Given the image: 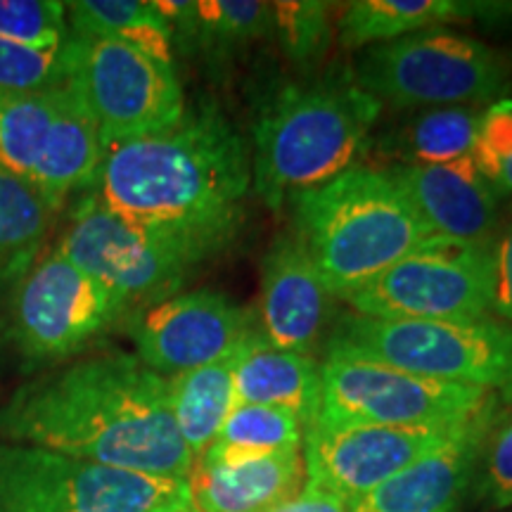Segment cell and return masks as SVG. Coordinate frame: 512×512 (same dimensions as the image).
Segmentation results:
<instances>
[{
  "instance_id": "cell-1",
  "label": "cell",
  "mask_w": 512,
  "mask_h": 512,
  "mask_svg": "<svg viewBox=\"0 0 512 512\" xmlns=\"http://www.w3.org/2000/svg\"><path fill=\"white\" fill-rule=\"evenodd\" d=\"M249 188L247 143L214 102H202L162 131L105 147L88 192L197 266L235 240Z\"/></svg>"
},
{
  "instance_id": "cell-2",
  "label": "cell",
  "mask_w": 512,
  "mask_h": 512,
  "mask_svg": "<svg viewBox=\"0 0 512 512\" xmlns=\"http://www.w3.org/2000/svg\"><path fill=\"white\" fill-rule=\"evenodd\" d=\"M0 437L155 477L188 479L195 465L171 415L166 377L124 351L19 384L0 408Z\"/></svg>"
},
{
  "instance_id": "cell-3",
  "label": "cell",
  "mask_w": 512,
  "mask_h": 512,
  "mask_svg": "<svg viewBox=\"0 0 512 512\" xmlns=\"http://www.w3.org/2000/svg\"><path fill=\"white\" fill-rule=\"evenodd\" d=\"M382 105L351 69L287 81L266 95L254 119L252 185L268 209L356 166Z\"/></svg>"
},
{
  "instance_id": "cell-4",
  "label": "cell",
  "mask_w": 512,
  "mask_h": 512,
  "mask_svg": "<svg viewBox=\"0 0 512 512\" xmlns=\"http://www.w3.org/2000/svg\"><path fill=\"white\" fill-rule=\"evenodd\" d=\"M290 202L292 233L337 299H349L434 238L387 169L356 164Z\"/></svg>"
},
{
  "instance_id": "cell-5",
  "label": "cell",
  "mask_w": 512,
  "mask_h": 512,
  "mask_svg": "<svg viewBox=\"0 0 512 512\" xmlns=\"http://www.w3.org/2000/svg\"><path fill=\"white\" fill-rule=\"evenodd\" d=\"M325 354L512 394V325L494 316L418 320L347 313L325 342Z\"/></svg>"
},
{
  "instance_id": "cell-6",
  "label": "cell",
  "mask_w": 512,
  "mask_h": 512,
  "mask_svg": "<svg viewBox=\"0 0 512 512\" xmlns=\"http://www.w3.org/2000/svg\"><path fill=\"white\" fill-rule=\"evenodd\" d=\"M0 275H8L0 299V347L27 366H57L79 356L128 313L57 245L38 249Z\"/></svg>"
},
{
  "instance_id": "cell-7",
  "label": "cell",
  "mask_w": 512,
  "mask_h": 512,
  "mask_svg": "<svg viewBox=\"0 0 512 512\" xmlns=\"http://www.w3.org/2000/svg\"><path fill=\"white\" fill-rule=\"evenodd\" d=\"M351 74L380 105L415 112L501 100L510 64L489 43L437 27L363 48Z\"/></svg>"
},
{
  "instance_id": "cell-8",
  "label": "cell",
  "mask_w": 512,
  "mask_h": 512,
  "mask_svg": "<svg viewBox=\"0 0 512 512\" xmlns=\"http://www.w3.org/2000/svg\"><path fill=\"white\" fill-rule=\"evenodd\" d=\"M102 157L98 124L72 86L0 91V166L53 207L93 188Z\"/></svg>"
},
{
  "instance_id": "cell-9",
  "label": "cell",
  "mask_w": 512,
  "mask_h": 512,
  "mask_svg": "<svg viewBox=\"0 0 512 512\" xmlns=\"http://www.w3.org/2000/svg\"><path fill=\"white\" fill-rule=\"evenodd\" d=\"M190 501L188 479L0 444V512H159Z\"/></svg>"
},
{
  "instance_id": "cell-10",
  "label": "cell",
  "mask_w": 512,
  "mask_h": 512,
  "mask_svg": "<svg viewBox=\"0 0 512 512\" xmlns=\"http://www.w3.org/2000/svg\"><path fill=\"white\" fill-rule=\"evenodd\" d=\"M325 425L451 427L512 406V394L470 384L437 382L406 370L351 356L320 363Z\"/></svg>"
},
{
  "instance_id": "cell-11",
  "label": "cell",
  "mask_w": 512,
  "mask_h": 512,
  "mask_svg": "<svg viewBox=\"0 0 512 512\" xmlns=\"http://www.w3.org/2000/svg\"><path fill=\"white\" fill-rule=\"evenodd\" d=\"M69 55V86L91 112L105 147L162 131L188 107L174 67L136 48L72 34Z\"/></svg>"
},
{
  "instance_id": "cell-12",
  "label": "cell",
  "mask_w": 512,
  "mask_h": 512,
  "mask_svg": "<svg viewBox=\"0 0 512 512\" xmlns=\"http://www.w3.org/2000/svg\"><path fill=\"white\" fill-rule=\"evenodd\" d=\"M491 242L434 235L347 299L358 316L472 320L491 316Z\"/></svg>"
},
{
  "instance_id": "cell-13",
  "label": "cell",
  "mask_w": 512,
  "mask_h": 512,
  "mask_svg": "<svg viewBox=\"0 0 512 512\" xmlns=\"http://www.w3.org/2000/svg\"><path fill=\"white\" fill-rule=\"evenodd\" d=\"M57 247L128 313L174 297L192 268L183 254L128 226L91 192H83Z\"/></svg>"
},
{
  "instance_id": "cell-14",
  "label": "cell",
  "mask_w": 512,
  "mask_h": 512,
  "mask_svg": "<svg viewBox=\"0 0 512 512\" xmlns=\"http://www.w3.org/2000/svg\"><path fill=\"white\" fill-rule=\"evenodd\" d=\"M503 408H496V411H503ZM484 415H479V418H484ZM479 418L451 427L325 425V422H313L304 432L306 484L342 498L344 503L351 505L387 479L399 475L415 460L451 444Z\"/></svg>"
},
{
  "instance_id": "cell-15",
  "label": "cell",
  "mask_w": 512,
  "mask_h": 512,
  "mask_svg": "<svg viewBox=\"0 0 512 512\" xmlns=\"http://www.w3.org/2000/svg\"><path fill=\"white\" fill-rule=\"evenodd\" d=\"M128 332L147 368L176 377L233 356L254 328L249 313L226 294L195 290L136 311Z\"/></svg>"
},
{
  "instance_id": "cell-16",
  "label": "cell",
  "mask_w": 512,
  "mask_h": 512,
  "mask_svg": "<svg viewBox=\"0 0 512 512\" xmlns=\"http://www.w3.org/2000/svg\"><path fill=\"white\" fill-rule=\"evenodd\" d=\"M335 299L297 235H278L261 268V335L278 349L313 356L325 339Z\"/></svg>"
},
{
  "instance_id": "cell-17",
  "label": "cell",
  "mask_w": 512,
  "mask_h": 512,
  "mask_svg": "<svg viewBox=\"0 0 512 512\" xmlns=\"http://www.w3.org/2000/svg\"><path fill=\"white\" fill-rule=\"evenodd\" d=\"M387 171L434 235L477 245L494 240L501 197L472 157L430 166L394 164Z\"/></svg>"
},
{
  "instance_id": "cell-18",
  "label": "cell",
  "mask_w": 512,
  "mask_h": 512,
  "mask_svg": "<svg viewBox=\"0 0 512 512\" xmlns=\"http://www.w3.org/2000/svg\"><path fill=\"white\" fill-rule=\"evenodd\" d=\"M508 411L489 413L430 456L349 505V512H460L470 496L479 451L496 420Z\"/></svg>"
},
{
  "instance_id": "cell-19",
  "label": "cell",
  "mask_w": 512,
  "mask_h": 512,
  "mask_svg": "<svg viewBox=\"0 0 512 512\" xmlns=\"http://www.w3.org/2000/svg\"><path fill=\"white\" fill-rule=\"evenodd\" d=\"M302 451L261 458L202 456L190 475V501L200 512H273L304 489Z\"/></svg>"
},
{
  "instance_id": "cell-20",
  "label": "cell",
  "mask_w": 512,
  "mask_h": 512,
  "mask_svg": "<svg viewBox=\"0 0 512 512\" xmlns=\"http://www.w3.org/2000/svg\"><path fill=\"white\" fill-rule=\"evenodd\" d=\"M235 403L283 408L297 415L304 432L320 415L323 377L313 356L278 349L254 330L235 354Z\"/></svg>"
},
{
  "instance_id": "cell-21",
  "label": "cell",
  "mask_w": 512,
  "mask_h": 512,
  "mask_svg": "<svg viewBox=\"0 0 512 512\" xmlns=\"http://www.w3.org/2000/svg\"><path fill=\"white\" fill-rule=\"evenodd\" d=\"M512 5L465 3V0H356L339 12L337 31L344 48H368L415 31L503 17Z\"/></svg>"
},
{
  "instance_id": "cell-22",
  "label": "cell",
  "mask_w": 512,
  "mask_h": 512,
  "mask_svg": "<svg viewBox=\"0 0 512 512\" xmlns=\"http://www.w3.org/2000/svg\"><path fill=\"white\" fill-rule=\"evenodd\" d=\"M169 22L174 41L207 53H230L271 34L273 8L259 0H152Z\"/></svg>"
},
{
  "instance_id": "cell-23",
  "label": "cell",
  "mask_w": 512,
  "mask_h": 512,
  "mask_svg": "<svg viewBox=\"0 0 512 512\" xmlns=\"http://www.w3.org/2000/svg\"><path fill=\"white\" fill-rule=\"evenodd\" d=\"M235 354L211 366L166 377L176 430L195 460L209 451V446L219 437L230 408L235 406Z\"/></svg>"
},
{
  "instance_id": "cell-24",
  "label": "cell",
  "mask_w": 512,
  "mask_h": 512,
  "mask_svg": "<svg viewBox=\"0 0 512 512\" xmlns=\"http://www.w3.org/2000/svg\"><path fill=\"white\" fill-rule=\"evenodd\" d=\"M484 107H430L396 124L382 147L399 164L430 166L472 157Z\"/></svg>"
},
{
  "instance_id": "cell-25",
  "label": "cell",
  "mask_w": 512,
  "mask_h": 512,
  "mask_svg": "<svg viewBox=\"0 0 512 512\" xmlns=\"http://www.w3.org/2000/svg\"><path fill=\"white\" fill-rule=\"evenodd\" d=\"M72 34L110 38L174 67V31L152 0L64 3Z\"/></svg>"
},
{
  "instance_id": "cell-26",
  "label": "cell",
  "mask_w": 512,
  "mask_h": 512,
  "mask_svg": "<svg viewBox=\"0 0 512 512\" xmlns=\"http://www.w3.org/2000/svg\"><path fill=\"white\" fill-rule=\"evenodd\" d=\"M302 446L304 427L297 415L273 406L235 403L223 422L219 437L204 456L219 460L261 458L302 451Z\"/></svg>"
},
{
  "instance_id": "cell-27",
  "label": "cell",
  "mask_w": 512,
  "mask_h": 512,
  "mask_svg": "<svg viewBox=\"0 0 512 512\" xmlns=\"http://www.w3.org/2000/svg\"><path fill=\"white\" fill-rule=\"evenodd\" d=\"M57 207L0 166V273L31 259L48 235Z\"/></svg>"
},
{
  "instance_id": "cell-28",
  "label": "cell",
  "mask_w": 512,
  "mask_h": 512,
  "mask_svg": "<svg viewBox=\"0 0 512 512\" xmlns=\"http://www.w3.org/2000/svg\"><path fill=\"white\" fill-rule=\"evenodd\" d=\"M273 29L280 50L299 67L316 64L325 57L332 41L330 5L323 0H283L271 3Z\"/></svg>"
},
{
  "instance_id": "cell-29",
  "label": "cell",
  "mask_w": 512,
  "mask_h": 512,
  "mask_svg": "<svg viewBox=\"0 0 512 512\" xmlns=\"http://www.w3.org/2000/svg\"><path fill=\"white\" fill-rule=\"evenodd\" d=\"M69 76H72L69 41L55 48L0 41V91H48V88L69 86Z\"/></svg>"
},
{
  "instance_id": "cell-30",
  "label": "cell",
  "mask_w": 512,
  "mask_h": 512,
  "mask_svg": "<svg viewBox=\"0 0 512 512\" xmlns=\"http://www.w3.org/2000/svg\"><path fill=\"white\" fill-rule=\"evenodd\" d=\"M470 498L482 510L512 508V411H505L486 434Z\"/></svg>"
},
{
  "instance_id": "cell-31",
  "label": "cell",
  "mask_w": 512,
  "mask_h": 512,
  "mask_svg": "<svg viewBox=\"0 0 512 512\" xmlns=\"http://www.w3.org/2000/svg\"><path fill=\"white\" fill-rule=\"evenodd\" d=\"M67 8L57 0H0V41L55 48L69 41Z\"/></svg>"
},
{
  "instance_id": "cell-32",
  "label": "cell",
  "mask_w": 512,
  "mask_h": 512,
  "mask_svg": "<svg viewBox=\"0 0 512 512\" xmlns=\"http://www.w3.org/2000/svg\"><path fill=\"white\" fill-rule=\"evenodd\" d=\"M472 159L498 197L512 200V98L484 107Z\"/></svg>"
},
{
  "instance_id": "cell-33",
  "label": "cell",
  "mask_w": 512,
  "mask_h": 512,
  "mask_svg": "<svg viewBox=\"0 0 512 512\" xmlns=\"http://www.w3.org/2000/svg\"><path fill=\"white\" fill-rule=\"evenodd\" d=\"M491 266H494L491 313L512 325V211L501 219V226L491 240Z\"/></svg>"
},
{
  "instance_id": "cell-34",
  "label": "cell",
  "mask_w": 512,
  "mask_h": 512,
  "mask_svg": "<svg viewBox=\"0 0 512 512\" xmlns=\"http://www.w3.org/2000/svg\"><path fill=\"white\" fill-rule=\"evenodd\" d=\"M273 512H349V505L342 498L304 484V489L297 496L290 498V501L275 508Z\"/></svg>"
},
{
  "instance_id": "cell-35",
  "label": "cell",
  "mask_w": 512,
  "mask_h": 512,
  "mask_svg": "<svg viewBox=\"0 0 512 512\" xmlns=\"http://www.w3.org/2000/svg\"><path fill=\"white\" fill-rule=\"evenodd\" d=\"M159 512H200V510H197L192 503H185V505H176V508H166V510H159Z\"/></svg>"
},
{
  "instance_id": "cell-36",
  "label": "cell",
  "mask_w": 512,
  "mask_h": 512,
  "mask_svg": "<svg viewBox=\"0 0 512 512\" xmlns=\"http://www.w3.org/2000/svg\"><path fill=\"white\" fill-rule=\"evenodd\" d=\"M508 512H512V508H508Z\"/></svg>"
}]
</instances>
